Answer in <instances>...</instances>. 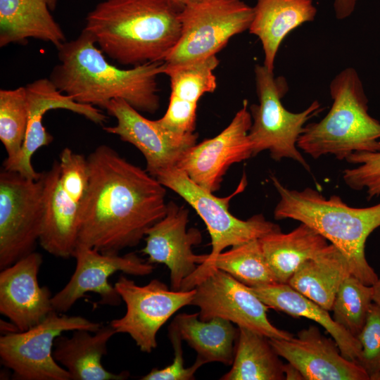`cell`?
I'll use <instances>...</instances> for the list:
<instances>
[{"instance_id":"cell-29","label":"cell","mask_w":380,"mask_h":380,"mask_svg":"<svg viewBox=\"0 0 380 380\" xmlns=\"http://www.w3.org/2000/svg\"><path fill=\"white\" fill-rule=\"evenodd\" d=\"M261 334L239 327L234 358L231 369L222 380H284V364Z\"/></svg>"},{"instance_id":"cell-33","label":"cell","mask_w":380,"mask_h":380,"mask_svg":"<svg viewBox=\"0 0 380 380\" xmlns=\"http://www.w3.org/2000/svg\"><path fill=\"white\" fill-rule=\"evenodd\" d=\"M346 161L357 167L343 172L345 184L353 190H365L369 200L380 196V151L356 152Z\"/></svg>"},{"instance_id":"cell-32","label":"cell","mask_w":380,"mask_h":380,"mask_svg":"<svg viewBox=\"0 0 380 380\" xmlns=\"http://www.w3.org/2000/svg\"><path fill=\"white\" fill-rule=\"evenodd\" d=\"M373 287L350 274L341 284L333 303L334 320L357 337L373 303Z\"/></svg>"},{"instance_id":"cell-16","label":"cell","mask_w":380,"mask_h":380,"mask_svg":"<svg viewBox=\"0 0 380 380\" xmlns=\"http://www.w3.org/2000/svg\"><path fill=\"white\" fill-rule=\"evenodd\" d=\"M188 222V209L168 202L165 215L147 230L146 245L141 250L149 263L168 267L171 289L175 291H179L183 281L208 257L193 252V246L201 242L202 235L198 229L187 230Z\"/></svg>"},{"instance_id":"cell-8","label":"cell","mask_w":380,"mask_h":380,"mask_svg":"<svg viewBox=\"0 0 380 380\" xmlns=\"http://www.w3.org/2000/svg\"><path fill=\"white\" fill-rule=\"evenodd\" d=\"M253 7L241 0H203L180 13V37L164 62L178 64L209 58L249 29Z\"/></svg>"},{"instance_id":"cell-10","label":"cell","mask_w":380,"mask_h":380,"mask_svg":"<svg viewBox=\"0 0 380 380\" xmlns=\"http://www.w3.org/2000/svg\"><path fill=\"white\" fill-rule=\"evenodd\" d=\"M44 217V177L0 172V270L34 251Z\"/></svg>"},{"instance_id":"cell-17","label":"cell","mask_w":380,"mask_h":380,"mask_svg":"<svg viewBox=\"0 0 380 380\" xmlns=\"http://www.w3.org/2000/svg\"><path fill=\"white\" fill-rule=\"evenodd\" d=\"M276 353L301 373L304 380H369L362 367L346 359L333 338L310 325L291 339L270 338Z\"/></svg>"},{"instance_id":"cell-18","label":"cell","mask_w":380,"mask_h":380,"mask_svg":"<svg viewBox=\"0 0 380 380\" xmlns=\"http://www.w3.org/2000/svg\"><path fill=\"white\" fill-rule=\"evenodd\" d=\"M28 121L25 139L17 159L3 168L37 179L42 172H37L32 158L40 148L49 146L53 137L46 130L42 120L44 114L53 109H65L84 116L97 125H103L107 117L97 107L80 103L60 91L48 78L37 80L25 86Z\"/></svg>"},{"instance_id":"cell-34","label":"cell","mask_w":380,"mask_h":380,"mask_svg":"<svg viewBox=\"0 0 380 380\" xmlns=\"http://www.w3.org/2000/svg\"><path fill=\"white\" fill-rule=\"evenodd\" d=\"M356 338L361 346L357 364L367 374L369 380H380V306L374 302Z\"/></svg>"},{"instance_id":"cell-6","label":"cell","mask_w":380,"mask_h":380,"mask_svg":"<svg viewBox=\"0 0 380 380\" xmlns=\"http://www.w3.org/2000/svg\"><path fill=\"white\" fill-rule=\"evenodd\" d=\"M254 72L259 103L249 108L252 125L248 138L252 156L267 151L276 161L291 159L310 171L297 142L307 122L324 108L318 101H314L300 113L288 110L281 102L289 90L286 80L282 76L275 77L274 72L264 65H255Z\"/></svg>"},{"instance_id":"cell-25","label":"cell","mask_w":380,"mask_h":380,"mask_svg":"<svg viewBox=\"0 0 380 380\" xmlns=\"http://www.w3.org/2000/svg\"><path fill=\"white\" fill-rule=\"evenodd\" d=\"M171 324L204 365L212 362L232 365L239 336V327L232 322L220 317L201 320L196 312L178 314Z\"/></svg>"},{"instance_id":"cell-15","label":"cell","mask_w":380,"mask_h":380,"mask_svg":"<svg viewBox=\"0 0 380 380\" xmlns=\"http://www.w3.org/2000/svg\"><path fill=\"white\" fill-rule=\"evenodd\" d=\"M104 109L117 123L103 127V130L134 146L146 160V170L154 177L177 166L184 153L196 144L197 133L184 136L174 134L163 128L157 120L144 117L122 99L111 100Z\"/></svg>"},{"instance_id":"cell-31","label":"cell","mask_w":380,"mask_h":380,"mask_svg":"<svg viewBox=\"0 0 380 380\" xmlns=\"http://www.w3.org/2000/svg\"><path fill=\"white\" fill-rule=\"evenodd\" d=\"M28 108L25 87L0 90V140L7 157L3 166L18 157L25 139Z\"/></svg>"},{"instance_id":"cell-27","label":"cell","mask_w":380,"mask_h":380,"mask_svg":"<svg viewBox=\"0 0 380 380\" xmlns=\"http://www.w3.org/2000/svg\"><path fill=\"white\" fill-rule=\"evenodd\" d=\"M350 274L346 257L331 243L318 255L301 265L288 284L331 311L341 284Z\"/></svg>"},{"instance_id":"cell-9","label":"cell","mask_w":380,"mask_h":380,"mask_svg":"<svg viewBox=\"0 0 380 380\" xmlns=\"http://www.w3.org/2000/svg\"><path fill=\"white\" fill-rule=\"evenodd\" d=\"M53 310L38 324L25 331L0 338L1 363L20 380H70L69 372L53 356L55 339L66 331L96 332L101 324L81 316L59 315Z\"/></svg>"},{"instance_id":"cell-2","label":"cell","mask_w":380,"mask_h":380,"mask_svg":"<svg viewBox=\"0 0 380 380\" xmlns=\"http://www.w3.org/2000/svg\"><path fill=\"white\" fill-rule=\"evenodd\" d=\"M57 49L59 62L49 79L75 101L104 109L111 100L119 99L140 113L153 114L158 110V77L163 74L164 61L119 68L106 61L84 30Z\"/></svg>"},{"instance_id":"cell-39","label":"cell","mask_w":380,"mask_h":380,"mask_svg":"<svg viewBox=\"0 0 380 380\" xmlns=\"http://www.w3.org/2000/svg\"><path fill=\"white\" fill-rule=\"evenodd\" d=\"M373 293V302L380 306V277H378L376 281L372 286Z\"/></svg>"},{"instance_id":"cell-21","label":"cell","mask_w":380,"mask_h":380,"mask_svg":"<svg viewBox=\"0 0 380 380\" xmlns=\"http://www.w3.org/2000/svg\"><path fill=\"white\" fill-rule=\"evenodd\" d=\"M70 338L58 336L54 341L53 356L69 372L73 380H123L127 371L115 374L106 370L101 357L107 354V343L116 334L109 324L91 335L89 331H72Z\"/></svg>"},{"instance_id":"cell-20","label":"cell","mask_w":380,"mask_h":380,"mask_svg":"<svg viewBox=\"0 0 380 380\" xmlns=\"http://www.w3.org/2000/svg\"><path fill=\"white\" fill-rule=\"evenodd\" d=\"M43 177L44 217L39 244L56 257H72L78 243L80 203L63 190L58 160L53 161Z\"/></svg>"},{"instance_id":"cell-22","label":"cell","mask_w":380,"mask_h":380,"mask_svg":"<svg viewBox=\"0 0 380 380\" xmlns=\"http://www.w3.org/2000/svg\"><path fill=\"white\" fill-rule=\"evenodd\" d=\"M249 32L260 39L263 65L274 72V61L284 39L302 24L313 21L317 9L312 0H257Z\"/></svg>"},{"instance_id":"cell-38","label":"cell","mask_w":380,"mask_h":380,"mask_svg":"<svg viewBox=\"0 0 380 380\" xmlns=\"http://www.w3.org/2000/svg\"><path fill=\"white\" fill-rule=\"evenodd\" d=\"M284 372L286 380H304L298 369L289 362L284 365Z\"/></svg>"},{"instance_id":"cell-12","label":"cell","mask_w":380,"mask_h":380,"mask_svg":"<svg viewBox=\"0 0 380 380\" xmlns=\"http://www.w3.org/2000/svg\"><path fill=\"white\" fill-rule=\"evenodd\" d=\"M194 289L191 305L199 308L201 320L220 317L269 338L289 340L293 337L270 322L267 317L270 308L247 286L222 270H212Z\"/></svg>"},{"instance_id":"cell-19","label":"cell","mask_w":380,"mask_h":380,"mask_svg":"<svg viewBox=\"0 0 380 380\" xmlns=\"http://www.w3.org/2000/svg\"><path fill=\"white\" fill-rule=\"evenodd\" d=\"M42 261V255L33 251L0 273V312L19 331L38 324L54 310L49 289L38 281Z\"/></svg>"},{"instance_id":"cell-3","label":"cell","mask_w":380,"mask_h":380,"mask_svg":"<svg viewBox=\"0 0 380 380\" xmlns=\"http://www.w3.org/2000/svg\"><path fill=\"white\" fill-rule=\"evenodd\" d=\"M181 11L170 0H103L83 30L119 64L164 61L180 37Z\"/></svg>"},{"instance_id":"cell-37","label":"cell","mask_w":380,"mask_h":380,"mask_svg":"<svg viewBox=\"0 0 380 380\" xmlns=\"http://www.w3.org/2000/svg\"><path fill=\"white\" fill-rule=\"evenodd\" d=\"M357 0H334L336 17L343 20L350 16L353 12Z\"/></svg>"},{"instance_id":"cell-28","label":"cell","mask_w":380,"mask_h":380,"mask_svg":"<svg viewBox=\"0 0 380 380\" xmlns=\"http://www.w3.org/2000/svg\"><path fill=\"white\" fill-rule=\"evenodd\" d=\"M213 269L222 270L248 287L278 282L264 255L260 239L231 247L222 251L203 270H196L185 279L182 291H189L205 278Z\"/></svg>"},{"instance_id":"cell-35","label":"cell","mask_w":380,"mask_h":380,"mask_svg":"<svg viewBox=\"0 0 380 380\" xmlns=\"http://www.w3.org/2000/svg\"><path fill=\"white\" fill-rule=\"evenodd\" d=\"M58 163L60 182L63 190L80 203L89 186V172L87 157L65 148L60 153Z\"/></svg>"},{"instance_id":"cell-30","label":"cell","mask_w":380,"mask_h":380,"mask_svg":"<svg viewBox=\"0 0 380 380\" xmlns=\"http://www.w3.org/2000/svg\"><path fill=\"white\" fill-rule=\"evenodd\" d=\"M218 65L216 56L178 64L164 62L163 74L170 81V100L197 106L203 94L215 91L217 78L214 71Z\"/></svg>"},{"instance_id":"cell-36","label":"cell","mask_w":380,"mask_h":380,"mask_svg":"<svg viewBox=\"0 0 380 380\" xmlns=\"http://www.w3.org/2000/svg\"><path fill=\"white\" fill-rule=\"evenodd\" d=\"M169 337L174 350V359L170 365L160 369L153 368L147 374L143 376L141 380H193L195 373L204 364L196 359L190 367H184L182 338L177 329L172 324L168 329Z\"/></svg>"},{"instance_id":"cell-5","label":"cell","mask_w":380,"mask_h":380,"mask_svg":"<svg viewBox=\"0 0 380 380\" xmlns=\"http://www.w3.org/2000/svg\"><path fill=\"white\" fill-rule=\"evenodd\" d=\"M333 103L319 122L308 123L297 146L317 159L345 160L356 152L380 151V122L368 113V99L357 71L348 68L331 82Z\"/></svg>"},{"instance_id":"cell-11","label":"cell","mask_w":380,"mask_h":380,"mask_svg":"<svg viewBox=\"0 0 380 380\" xmlns=\"http://www.w3.org/2000/svg\"><path fill=\"white\" fill-rule=\"evenodd\" d=\"M126 305L123 317L109 324L116 333L129 334L139 349L151 353L163 324L180 308L191 305L195 289L175 291L158 279L144 286L122 275L114 285Z\"/></svg>"},{"instance_id":"cell-24","label":"cell","mask_w":380,"mask_h":380,"mask_svg":"<svg viewBox=\"0 0 380 380\" xmlns=\"http://www.w3.org/2000/svg\"><path fill=\"white\" fill-rule=\"evenodd\" d=\"M50 11L46 0H0V46L29 38L61 46L66 37Z\"/></svg>"},{"instance_id":"cell-23","label":"cell","mask_w":380,"mask_h":380,"mask_svg":"<svg viewBox=\"0 0 380 380\" xmlns=\"http://www.w3.org/2000/svg\"><path fill=\"white\" fill-rule=\"evenodd\" d=\"M249 289L270 308L293 317H303L322 326L336 341L341 354L357 363L361 346L357 338L339 326L329 311L288 284L274 283Z\"/></svg>"},{"instance_id":"cell-40","label":"cell","mask_w":380,"mask_h":380,"mask_svg":"<svg viewBox=\"0 0 380 380\" xmlns=\"http://www.w3.org/2000/svg\"><path fill=\"white\" fill-rule=\"evenodd\" d=\"M179 8L182 10L187 6L199 2L203 0H170Z\"/></svg>"},{"instance_id":"cell-7","label":"cell","mask_w":380,"mask_h":380,"mask_svg":"<svg viewBox=\"0 0 380 380\" xmlns=\"http://www.w3.org/2000/svg\"><path fill=\"white\" fill-rule=\"evenodd\" d=\"M155 178L187 202L203 220L211 239V252L206 260L196 270H203L226 248L247 241L259 239L271 233L281 231L280 227L257 214L243 220L229 210L231 198L241 192L246 186L243 176L235 191L224 198H219L194 182L177 166L166 169ZM195 270V271H196Z\"/></svg>"},{"instance_id":"cell-1","label":"cell","mask_w":380,"mask_h":380,"mask_svg":"<svg viewBox=\"0 0 380 380\" xmlns=\"http://www.w3.org/2000/svg\"><path fill=\"white\" fill-rule=\"evenodd\" d=\"M87 158L89 181L80 205L78 243L103 253L137 246L166 214L165 187L108 145Z\"/></svg>"},{"instance_id":"cell-4","label":"cell","mask_w":380,"mask_h":380,"mask_svg":"<svg viewBox=\"0 0 380 380\" xmlns=\"http://www.w3.org/2000/svg\"><path fill=\"white\" fill-rule=\"evenodd\" d=\"M271 180L279 196L274 218L292 219L312 227L343 254L352 275L373 286L378 276L367 260L365 244L369 236L380 227V202L355 208L337 195L327 198L310 187L289 189L274 175Z\"/></svg>"},{"instance_id":"cell-41","label":"cell","mask_w":380,"mask_h":380,"mask_svg":"<svg viewBox=\"0 0 380 380\" xmlns=\"http://www.w3.org/2000/svg\"><path fill=\"white\" fill-rule=\"evenodd\" d=\"M51 11L55 10L58 0H46Z\"/></svg>"},{"instance_id":"cell-14","label":"cell","mask_w":380,"mask_h":380,"mask_svg":"<svg viewBox=\"0 0 380 380\" xmlns=\"http://www.w3.org/2000/svg\"><path fill=\"white\" fill-rule=\"evenodd\" d=\"M245 99L230 123L217 136L190 147L177 167L203 189L219 190L224 175L234 163L252 156L248 132L252 118Z\"/></svg>"},{"instance_id":"cell-13","label":"cell","mask_w":380,"mask_h":380,"mask_svg":"<svg viewBox=\"0 0 380 380\" xmlns=\"http://www.w3.org/2000/svg\"><path fill=\"white\" fill-rule=\"evenodd\" d=\"M72 257L76 260L74 273L68 284L51 298L53 310L59 313L68 311L88 292L99 294L101 304L118 305L122 298L108 282V277L117 272L142 277L154 269L152 264L134 253L124 255L103 253L79 243Z\"/></svg>"},{"instance_id":"cell-26","label":"cell","mask_w":380,"mask_h":380,"mask_svg":"<svg viewBox=\"0 0 380 380\" xmlns=\"http://www.w3.org/2000/svg\"><path fill=\"white\" fill-rule=\"evenodd\" d=\"M266 260L277 281L288 284L301 265L318 255L327 240L304 223L291 232L271 233L260 239Z\"/></svg>"}]
</instances>
